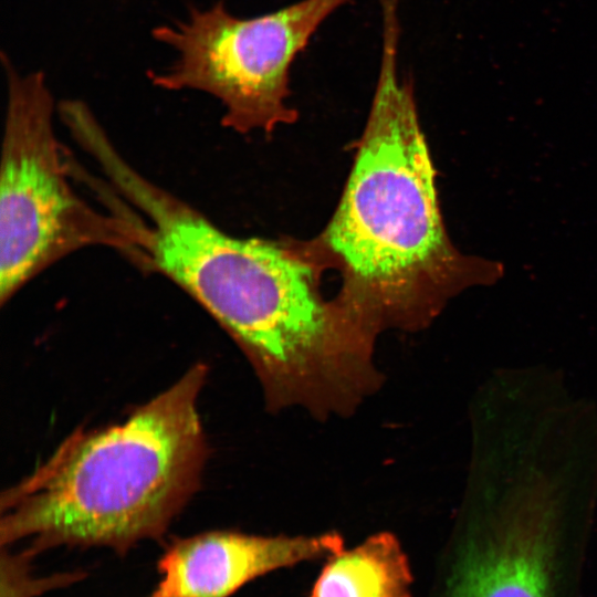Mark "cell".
<instances>
[{
  "label": "cell",
  "mask_w": 597,
  "mask_h": 597,
  "mask_svg": "<svg viewBox=\"0 0 597 597\" xmlns=\"http://www.w3.org/2000/svg\"><path fill=\"white\" fill-rule=\"evenodd\" d=\"M112 182L140 219L144 269L166 275L228 332L269 409L347 416L379 387L375 339L323 296V270L297 241L228 234L130 164Z\"/></svg>",
  "instance_id": "cell-1"
},
{
  "label": "cell",
  "mask_w": 597,
  "mask_h": 597,
  "mask_svg": "<svg viewBox=\"0 0 597 597\" xmlns=\"http://www.w3.org/2000/svg\"><path fill=\"white\" fill-rule=\"evenodd\" d=\"M381 27L375 93L342 198L317 238L297 241L323 271L339 272L336 301L375 339L425 327L449 298L504 272L451 242L413 86L398 73L400 21Z\"/></svg>",
  "instance_id": "cell-2"
},
{
  "label": "cell",
  "mask_w": 597,
  "mask_h": 597,
  "mask_svg": "<svg viewBox=\"0 0 597 597\" xmlns=\"http://www.w3.org/2000/svg\"><path fill=\"white\" fill-rule=\"evenodd\" d=\"M196 364L121 423L73 431L1 495L0 543L33 556L57 546L125 553L160 537L199 486L208 454Z\"/></svg>",
  "instance_id": "cell-3"
},
{
  "label": "cell",
  "mask_w": 597,
  "mask_h": 597,
  "mask_svg": "<svg viewBox=\"0 0 597 597\" xmlns=\"http://www.w3.org/2000/svg\"><path fill=\"white\" fill-rule=\"evenodd\" d=\"M8 100L0 172V301L46 268L87 247L143 264L142 230L129 208L98 212L71 185V158L56 137L43 72L18 73L3 56Z\"/></svg>",
  "instance_id": "cell-4"
},
{
  "label": "cell",
  "mask_w": 597,
  "mask_h": 597,
  "mask_svg": "<svg viewBox=\"0 0 597 597\" xmlns=\"http://www.w3.org/2000/svg\"><path fill=\"white\" fill-rule=\"evenodd\" d=\"M350 0H300L276 11L241 18L223 1L191 8L187 18L154 29L174 61L149 72L156 86L193 90L220 101L222 124L239 133H272L298 113L287 103L290 71L322 23Z\"/></svg>",
  "instance_id": "cell-5"
},
{
  "label": "cell",
  "mask_w": 597,
  "mask_h": 597,
  "mask_svg": "<svg viewBox=\"0 0 597 597\" xmlns=\"http://www.w3.org/2000/svg\"><path fill=\"white\" fill-rule=\"evenodd\" d=\"M344 549L336 532L261 536L212 531L176 541L158 562L150 597H230L270 572Z\"/></svg>",
  "instance_id": "cell-6"
},
{
  "label": "cell",
  "mask_w": 597,
  "mask_h": 597,
  "mask_svg": "<svg viewBox=\"0 0 597 597\" xmlns=\"http://www.w3.org/2000/svg\"><path fill=\"white\" fill-rule=\"evenodd\" d=\"M558 569L546 528L511 525L461 551L446 597H556Z\"/></svg>",
  "instance_id": "cell-7"
},
{
  "label": "cell",
  "mask_w": 597,
  "mask_h": 597,
  "mask_svg": "<svg viewBox=\"0 0 597 597\" xmlns=\"http://www.w3.org/2000/svg\"><path fill=\"white\" fill-rule=\"evenodd\" d=\"M408 558L389 532L328 557L308 597H411Z\"/></svg>",
  "instance_id": "cell-8"
},
{
  "label": "cell",
  "mask_w": 597,
  "mask_h": 597,
  "mask_svg": "<svg viewBox=\"0 0 597 597\" xmlns=\"http://www.w3.org/2000/svg\"><path fill=\"white\" fill-rule=\"evenodd\" d=\"M1 548V597H36L80 578L77 573L35 576L30 564L33 555Z\"/></svg>",
  "instance_id": "cell-9"
}]
</instances>
